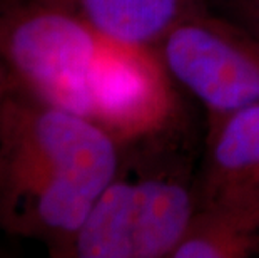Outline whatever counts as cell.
<instances>
[{
  "instance_id": "obj_9",
  "label": "cell",
  "mask_w": 259,
  "mask_h": 258,
  "mask_svg": "<svg viewBox=\"0 0 259 258\" xmlns=\"http://www.w3.org/2000/svg\"><path fill=\"white\" fill-rule=\"evenodd\" d=\"M252 20H254V22H256V24L259 25V15H256V17H254V19H252Z\"/></svg>"
},
{
  "instance_id": "obj_8",
  "label": "cell",
  "mask_w": 259,
  "mask_h": 258,
  "mask_svg": "<svg viewBox=\"0 0 259 258\" xmlns=\"http://www.w3.org/2000/svg\"><path fill=\"white\" fill-rule=\"evenodd\" d=\"M7 91H9V87H7V82L4 81V69H2V65H0V97Z\"/></svg>"
},
{
  "instance_id": "obj_3",
  "label": "cell",
  "mask_w": 259,
  "mask_h": 258,
  "mask_svg": "<svg viewBox=\"0 0 259 258\" xmlns=\"http://www.w3.org/2000/svg\"><path fill=\"white\" fill-rule=\"evenodd\" d=\"M174 139L139 144L147 171L120 168L74 237L56 255L79 258H170L196 210V181Z\"/></svg>"
},
{
  "instance_id": "obj_1",
  "label": "cell",
  "mask_w": 259,
  "mask_h": 258,
  "mask_svg": "<svg viewBox=\"0 0 259 258\" xmlns=\"http://www.w3.org/2000/svg\"><path fill=\"white\" fill-rule=\"evenodd\" d=\"M122 151L92 121L7 91L0 97V227L46 240L57 253L115 178Z\"/></svg>"
},
{
  "instance_id": "obj_6",
  "label": "cell",
  "mask_w": 259,
  "mask_h": 258,
  "mask_svg": "<svg viewBox=\"0 0 259 258\" xmlns=\"http://www.w3.org/2000/svg\"><path fill=\"white\" fill-rule=\"evenodd\" d=\"M77 15L111 39L154 46L176 22L204 9V0H35Z\"/></svg>"
},
{
  "instance_id": "obj_4",
  "label": "cell",
  "mask_w": 259,
  "mask_h": 258,
  "mask_svg": "<svg viewBox=\"0 0 259 258\" xmlns=\"http://www.w3.org/2000/svg\"><path fill=\"white\" fill-rule=\"evenodd\" d=\"M170 78L219 119L259 104V30L204 7L170 27L157 44Z\"/></svg>"
},
{
  "instance_id": "obj_2",
  "label": "cell",
  "mask_w": 259,
  "mask_h": 258,
  "mask_svg": "<svg viewBox=\"0 0 259 258\" xmlns=\"http://www.w3.org/2000/svg\"><path fill=\"white\" fill-rule=\"evenodd\" d=\"M125 44L35 0H7L0 19V56L15 87L92 123L104 81Z\"/></svg>"
},
{
  "instance_id": "obj_5",
  "label": "cell",
  "mask_w": 259,
  "mask_h": 258,
  "mask_svg": "<svg viewBox=\"0 0 259 258\" xmlns=\"http://www.w3.org/2000/svg\"><path fill=\"white\" fill-rule=\"evenodd\" d=\"M259 200V104L209 121L196 203Z\"/></svg>"
},
{
  "instance_id": "obj_7",
  "label": "cell",
  "mask_w": 259,
  "mask_h": 258,
  "mask_svg": "<svg viewBox=\"0 0 259 258\" xmlns=\"http://www.w3.org/2000/svg\"><path fill=\"white\" fill-rule=\"evenodd\" d=\"M259 256V200L197 201L170 258Z\"/></svg>"
}]
</instances>
